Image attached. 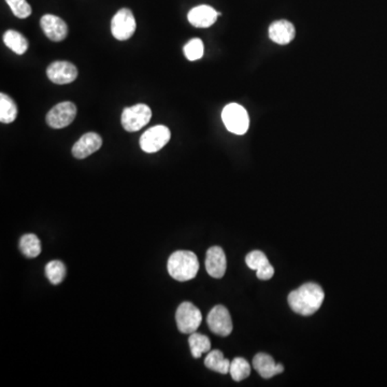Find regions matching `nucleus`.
Wrapping results in <instances>:
<instances>
[{
  "label": "nucleus",
  "instance_id": "23",
  "mask_svg": "<svg viewBox=\"0 0 387 387\" xmlns=\"http://www.w3.org/2000/svg\"><path fill=\"white\" fill-rule=\"evenodd\" d=\"M230 373L232 380L240 382L249 377L250 373H251V366L245 358H234L230 363Z\"/></svg>",
  "mask_w": 387,
  "mask_h": 387
},
{
  "label": "nucleus",
  "instance_id": "5",
  "mask_svg": "<svg viewBox=\"0 0 387 387\" xmlns=\"http://www.w3.org/2000/svg\"><path fill=\"white\" fill-rule=\"evenodd\" d=\"M175 321L182 333H196L203 321V314L192 302H183L175 313Z\"/></svg>",
  "mask_w": 387,
  "mask_h": 387
},
{
  "label": "nucleus",
  "instance_id": "16",
  "mask_svg": "<svg viewBox=\"0 0 387 387\" xmlns=\"http://www.w3.org/2000/svg\"><path fill=\"white\" fill-rule=\"evenodd\" d=\"M295 27L286 20L276 21L269 27V38L278 45H289L295 38Z\"/></svg>",
  "mask_w": 387,
  "mask_h": 387
},
{
  "label": "nucleus",
  "instance_id": "3",
  "mask_svg": "<svg viewBox=\"0 0 387 387\" xmlns=\"http://www.w3.org/2000/svg\"><path fill=\"white\" fill-rule=\"evenodd\" d=\"M222 120L227 131L234 135H245L249 131V114L240 104H227L223 109Z\"/></svg>",
  "mask_w": 387,
  "mask_h": 387
},
{
  "label": "nucleus",
  "instance_id": "13",
  "mask_svg": "<svg viewBox=\"0 0 387 387\" xmlns=\"http://www.w3.org/2000/svg\"><path fill=\"white\" fill-rule=\"evenodd\" d=\"M245 263L252 270L256 272L259 280L272 279L274 276V268L269 263L268 258L262 251H253L245 257Z\"/></svg>",
  "mask_w": 387,
  "mask_h": 387
},
{
  "label": "nucleus",
  "instance_id": "19",
  "mask_svg": "<svg viewBox=\"0 0 387 387\" xmlns=\"http://www.w3.org/2000/svg\"><path fill=\"white\" fill-rule=\"evenodd\" d=\"M3 42L9 49L18 55L24 54L28 49V41L26 38L16 30H7L3 35Z\"/></svg>",
  "mask_w": 387,
  "mask_h": 387
},
{
  "label": "nucleus",
  "instance_id": "12",
  "mask_svg": "<svg viewBox=\"0 0 387 387\" xmlns=\"http://www.w3.org/2000/svg\"><path fill=\"white\" fill-rule=\"evenodd\" d=\"M102 139L96 133H87L72 146V155L78 159H84L102 148Z\"/></svg>",
  "mask_w": 387,
  "mask_h": 387
},
{
  "label": "nucleus",
  "instance_id": "6",
  "mask_svg": "<svg viewBox=\"0 0 387 387\" xmlns=\"http://www.w3.org/2000/svg\"><path fill=\"white\" fill-rule=\"evenodd\" d=\"M136 20L127 8H123L118 11L111 21V32L115 39L125 41L133 37L136 32Z\"/></svg>",
  "mask_w": 387,
  "mask_h": 387
},
{
  "label": "nucleus",
  "instance_id": "22",
  "mask_svg": "<svg viewBox=\"0 0 387 387\" xmlns=\"http://www.w3.org/2000/svg\"><path fill=\"white\" fill-rule=\"evenodd\" d=\"M188 343H190V353L194 358L201 357L203 353L210 352L211 350L210 339L207 335H201V333H190Z\"/></svg>",
  "mask_w": 387,
  "mask_h": 387
},
{
  "label": "nucleus",
  "instance_id": "1",
  "mask_svg": "<svg viewBox=\"0 0 387 387\" xmlns=\"http://www.w3.org/2000/svg\"><path fill=\"white\" fill-rule=\"evenodd\" d=\"M325 298L323 289L316 283H306L289 295L291 310L300 316H309L321 308Z\"/></svg>",
  "mask_w": 387,
  "mask_h": 387
},
{
  "label": "nucleus",
  "instance_id": "8",
  "mask_svg": "<svg viewBox=\"0 0 387 387\" xmlns=\"http://www.w3.org/2000/svg\"><path fill=\"white\" fill-rule=\"evenodd\" d=\"M77 115V107L70 102H60L49 110L47 114V123L55 129H65L69 126Z\"/></svg>",
  "mask_w": 387,
  "mask_h": 387
},
{
  "label": "nucleus",
  "instance_id": "17",
  "mask_svg": "<svg viewBox=\"0 0 387 387\" xmlns=\"http://www.w3.org/2000/svg\"><path fill=\"white\" fill-rule=\"evenodd\" d=\"M253 367L264 379H270L284 371L283 366L276 364L274 358L266 353H258L255 355L253 358Z\"/></svg>",
  "mask_w": 387,
  "mask_h": 387
},
{
  "label": "nucleus",
  "instance_id": "24",
  "mask_svg": "<svg viewBox=\"0 0 387 387\" xmlns=\"http://www.w3.org/2000/svg\"><path fill=\"white\" fill-rule=\"evenodd\" d=\"M45 276L51 283L57 285L62 283L66 276V267L60 261H52L45 266Z\"/></svg>",
  "mask_w": 387,
  "mask_h": 387
},
{
  "label": "nucleus",
  "instance_id": "10",
  "mask_svg": "<svg viewBox=\"0 0 387 387\" xmlns=\"http://www.w3.org/2000/svg\"><path fill=\"white\" fill-rule=\"evenodd\" d=\"M47 76L53 83L64 85L77 79L78 69L69 62H54L47 67Z\"/></svg>",
  "mask_w": 387,
  "mask_h": 387
},
{
  "label": "nucleus",
  "instance_id": "20",
  "mask_svg": "<svg viewBox=\"0 0 387 387\" xmlns=\"http://www.w3.org/2000/svg\"><path fill=\"white\" fill-rule=\"evenodd\" d=\"M18 116V106L11 97L0 94V122L3 124L13 123Z\"/></svg>",
  "mask_w": 387,
  "mask_h": 387
},
{
  "label": "nucleus",
  "instance_id": "18",
  "mask_svg": "<svg viewBox=\"0 0 387 387\" xmlns=\"http://www.w3.org/2000/svg\"><path fill=\"white\" fill-rule=\"evenodd\" d=\"M230 363L232 362L226 360L224 354L219 350L211 351L205 360L206 367L222 375L230 373Z\"/></svg>",
  "mask_w": 387,
  "mask_h": 387
},
{
  "label": "nucleus",
  "instance_id": "25",
  "mask_svg": "<svg viewBox=\"0 0 387 387\" xmlns=\"http://www.w3.org/2000/svg\"><path fill=\"white\" fill-rule=\"evenodd\" d=\"M205 53V47H203V42L201 40L195 38V39L190 40L188 42L184 47V54L190 62H195V60H200L203 56Z\"/></svg>",
  "mask_w": 387,
  "mask_h": 387
},
{
  "label": "nucleus",
  "instance_id": "21",
  "mask_svg": "<svg viewBox=\"0 0 387 387\" xmlns=\"http://www.w3.org/2000/svg\"><path fill=\"white\" fill-rule=\"evenodd\" d=\"M20 250L28 258H35L41 253V242L36 234H24L20 239Z\"/></svg>",
  "mask_w": 387,
  "mask_h": 387
},
{
  "label": "nucleus",
  "instance_id": "14",
  "mask_svg": "<svg viewBox=\"0 0 387 387\" xmlns=\"http://www.w3.org/2000/svg\"><path fill=\"white\" fill-rule=\"evenodd\" d=\"M227 261L222 247H210L206 257V269L208 274L215 279H221L226 272Z\"/></svg>",
  "mask_w": 387,
  "mask_h": 387
},
{
  "label": "nucleus",
  "instance_id": "26",
  "mask_svg": "<svg viewBox=\"0 0 387 387\" xmlns=\"http://www.w3.org/2000/svg\"><path fill=\"white\" fill-rule=\"evenodd\" d=\"M13 14L19 19H26L32 14V7L26 0H5Z\"/></svg>",
  "mask_w": 387,
  "mask_h": 387
},
{
  "label": "nucleus",
  "instance_id": "4",
  "mask_svg": "<svg viewBox=\"0 0 387 387\" xmlns=\"http://www.w3.org/2000/svg\"><path fill=\"white\" fill-rule=\"evenodd\" d=\"M151 119H152V111L150 107L144 104H135L124 109L122 114V126L126 131L135 133L148 125Z\"/></svg>",
  "mask_w": 387,
  "mask_h": 387
},
{
  "label": "nucleus",
  "instance_id": "11",
  "mask_svg": "<svg viewBox=\"0 0 387 387\" xmlns=\"http://www.w3.org/2000/svg\"><path fill=\"white\" fill-rule=\"evenodd\" d=\"M42 30L49 40L54 42L63 41L68 35V26L64 20L56 15H43L40 21Z\"/></svg>",
  "mask_w": 387,
  "mask_h": 387
},
{
  "label": "nucleus",
  "instance_id": "2",
  "mask_svg": "<svg viewBox=\"0 0 387 387\" xmlns=\"http://www.w3.org/2000/svg\"><path fill=\"white\" fill-rule=\"evenodd\" d=\"M167 269L169 274L177 281H190L197 276L199 262L192 252L177 251L168 259Z\"/></svg>",
  "mask_w": 387,
  "mask_h": 387
},
{
  "label": "nucleus",
  "instance_id": "9",
  "mask_svg": "<svg viewBox=\"0 0 387 387\" xmlns=\"http://www.w3.org/2000/svg\"><path fill=\"white\" fill-rule=\"evenodd\" d=\"M208 326L211 331L221 337H227L232 331V321L230 311L224 306H215L210 311L207 318Z\"/></svg>",
  "mask_w": 387,
  "mask_h": 387
},
{
  "label": "nucleus",
  "instance_id": "7",
  "mask_svg": "<svg viewBox=\"0 0 387 387\" xmlns=\"http://www.w3.org/2000/svg\"><path fill=\"white\" fill-rule=\"evenodd\" d=\"M171 133L164 125L154 126L143 133L140 138V148L146 153H156L170 140Z\"/></svg>",
  "mask_w": 387,
  "mask_h": 387
},
{
  "label": "nucleus",
  "instance_id": "15",
  "mask_svg": "<svg viewBox=\"0 0 387 387\" xmlns=\"http://www.w3.org/2000/svg\"><path fill=\"white\" fill-rule=\"evenodd\" d=\"M221 13L217 12L212 7L207 5H198L192 8L188 12V22L197 28H208L217 22V16Z\"/></svg>",
  "mask_w": 387,
  "mask_h": 387
}]
</instances>
